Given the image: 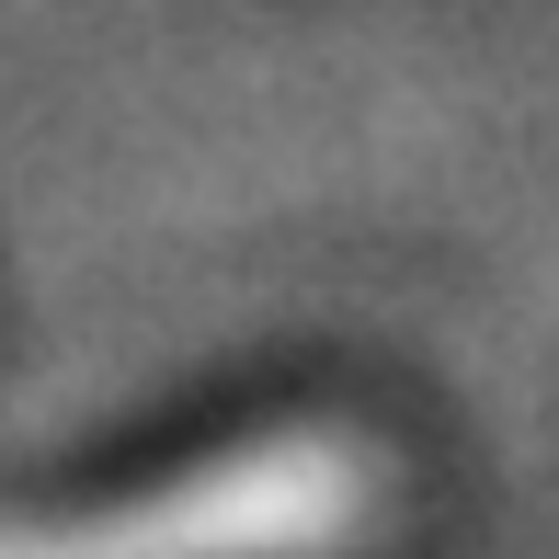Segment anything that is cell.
I'll list each match as a JSON object with an SVG mask.
<instances>
[{
    "label": "cell",
    "instance_id": "obj_1",
    "mask_svg": "<svg viewBox=\"0 0 559 559\" xmlns=\"http://www.w3.org/2000/svg\"><path fill=\"white\" fill-rule=\"evenodd\" d=\"M377 514H389V456L332 423H286L126 502L0 525V559H343L377 537Z\"/></svg>",
    "mask_w": 559,
    "mask_h": 559
}]
</instances>
